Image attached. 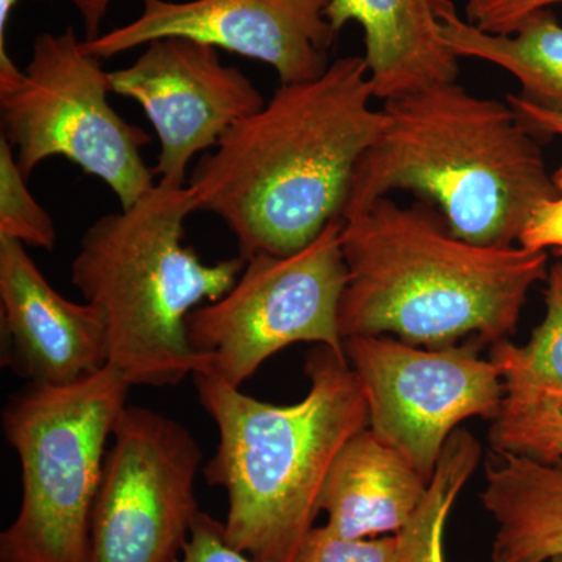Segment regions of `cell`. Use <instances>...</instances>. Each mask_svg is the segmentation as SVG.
I'll return each instance as SVG.
<instances>
[{"label": "cell", "mask_w": 562, "mask_h": 562, "mask_svg": "<svg viewBox=\"0 0 562 562\" xmlns=\"http://www.w3.org/2000/svg\"><path fill=\"white\" fill-rule=\"evenodd\" d=\"M372 98L364 57L281 85L198 162L188 184L195 210L227 225L246 261L305 249L341 220L355 168L386 124Z\"/></svg>", "instance_id": "6da1fadb"}, {"label": "cell", "mask_w": 562, "mask_h": 562, "mask_svg": "<svg viewBox=\"0 0 562 562\" xmlns=\"http://www.w3.org/2000/svg\"><path fill=\"white\" fill-rule=\"evenodd\" d=\"M347 283L342 339L394 335L425 349L483 344L516 330L528 292L549 277V254L479 246L454 236L438 209L382 198L342 220Z\"/></svg>", "instance_id": "7a4b0ae2"}, {"label": "cell", "mask_w": 562, "mask_h": 562, "mask_svg": "<svg viewBox=\"0 0 562 562\" xmlns=\"http://www.w3.org/2000/svg\"><path fill=\"white\" fill-rule=\"evenodd\" d=\"M383 111L386 124L355 168L341 221L391 191H413L458 238L509 247L557 198L541 147L512 106L452 81L387 99Z\"/></svg>", "instance_id": "3957f363"}, {"label": "cell", "mask_w": 562, "mask_h": 562, "mask_svg": "<svg viewBox=\"0 0 562 562\" xmlns=\"http://www.w3.org/2000/svg\"><path fill=\"white\" fill-rule=\"evenodd\" d=\"M305 372L308 394L292 405L192 375L220 432L203 473L227 494L225 539L257 562H295L316 527L333 461L369 424L364 391L346 357L321 346L306 358Z\"/></svg>", "instance_id": "277c9868"}, {"label": "cell", "mask_w": 562, "mask_h": 562, "mask_svg": "<svg viewBox=\"0 0 562 562\" xmlns=\"http://www.w3.org/2000/svg\"><path fill=\"white\" fill-rule=\"evenodd\" d=\"M190 188L157 181L135 205L92 222L70 281L105 321L111 368L131 386H177L201 369L187 319L235 286L244 258L206 265L184 246Z\"/></svg>", "instance_id": "5b68a950"}, {"label": "cell", "mask_w": 562, "mask_h": 562, "mask_svg": "<svg viewBox=\"0 0 562 562\" xmlns=\"http://www.w3.org/2000/svg\"><path fill=\"white\" fill-rule=\"evenodd\" d=\"M131 384L106 366L68 386L31 384L2 414L21 464V506L0 536V562H87L106 443Z\"/></svg>", "instance_id": "8992f818"}, {"label": "cell", "mask_w": 562, "mask_h": 562, "mask_svg": "<svg viewBox=\"0 0 562 562\" xmlns=\"http://www.w3.org/2000/svg\"><path fill=\"white\" fill-rule=\"evenodd\" d=\"M110 76L76 29L41 33L24 70H0V122L22 176L63 157L98 177L128 209L155 187L140 150L151 136L117 114Z\"/></svg>", "instance_id": "52a82bcc"}, {"label": "cell", "mask_w": 562, "mask_h": 562, "mask_svg": "<svg viewBox=\"0 0 562 562\" xmlns=\"http://www.w3.org/2000/svg\"><path fill=\"white\" fill-rule=\"evenodd\" d=\"M341 228V220L333 221L286 257L255 255L224 297L195 308L187 319L191 349L201 358L195 373L241 387L295 342L321 344L346 357L339 330L347 283Z\"/></svg>", "instance_id": "ba28073f"}, {"label": "cell", "mask_w": 562, "mask_h": 562, "mask_svg": "<svg viewBox=\"0 0 562 562\" xmlns=\"http://www.w3.org/2000/svg\"><path fill=\"white\" fill-rule=\"evenodd\" d=\"M92 509L87 562H177L198 520L202 450L179 422L125 406Z\"/></svg>", "instance_id": "9c48e42d"}, {"label": "cell", "mask_w": 562, "mask_h": 562, "mask_svg": "<svg viewBox=\"0 0 562 562\" xmlns=\"http://www.w3.org/2000/svg\"><path fill=\"white\" fill-rule=\"evenodd\" d=\"M482 346L472 339L420 349L387 336L344 341L368 402V427L428 482L458 425L471 417L492 420L505 397L501 369L480 358Z\"/></svg>", "instance_id": "30bf717a"}, {"label": "cell", "mask_w": 562, "mask_h": 562, "mask_svg": "<svg viewBox=\"0 0 562 562\" xmlns=\"http://www.w3.org/2000/svg\"><path fill=\"white\" fill-rule=\"evenodd\" d=\"M331 0H140L136 20L83 40L109 60L162 38H188L272 66L281 85L319 79L339 32L325 18Z\"/></svg>", "instance_id": "8fae6325"}, {"label": "cell", "mask_w": 562, "mask_h": 562, "mask_svg": "<svg viewBox=\"0 0 562 562\" xmlns=\"http://www.w3.org/2000/svg\"><path fill=\"white\" fill-rule=\"evenodd\" d=\"M110 90L139 103L160 140L155 177L187 187L195 155L266 105L260 90L216 47L188 38L151 41L127 68L111 70Z\"/></svg>", "instance_id": "7c38bea8"}, {"label": "cell", "mask_w": 562, "mask_h": 562, "mask_svg": "<svg viewBox=\"0 0 562 562\" xmlns=\"http://www.w3.org/2000/svg\"><path fill=\"white\" fill-rule=\"evenodd\" d=\"M2 364L32 384L68 386L110 362L102 313L63 297L24 244L0 238Z\"/></svg>", "instance_id": "4fadbf2b"}, {"label": "cell", "mask_w": 562, "mask_h": 562, "mask_svg": "<svg viewBox=\"0 0 562 562\" xmlns=\"http://www.w3.org/2000/svg\"><path fill=\"white\" fill-rule=\"evenodd\" d=\"M325 18L336 32L351 21L361 25L373 98L383 102L460 76L436 0H331Z\"/></svg>", "instance_id": "5bb4252c"}, {"label": "cell", "mask_w": 562, "mask_h": 562, "mask_svg": "<svg viewBox=\"0 0 562 562\" xmlns=\"http://www.w3.org/2000/svg\"><path fill=\"white\" fill-rule=\"evenodd\" d=\"M430 482L371 428L358 431L333 461L321 495L327 527L350 539L397 535Z\"/></svg>", "instance_id": "9a60e30c"}, {"label": "cell", "mask_w": 562, "mask_h": 562, "mask_svg": "<svg viewBox=\"0 0 562 562\" xmlns=\"http://www.w3.org/2000/svg\"><path fill=\"white\" fill-rule=\"evenodd\" d=\"M480 501L497 525L490 562H550L562 554V460L491 450Z\"/></svg>", "instance_id": "2e32d148"}, {"label": "cell", "mask_w": 562, "mask_h": 562, "mask_svg": "<svg viewBox=\"0 0 562 562\" xmlns=\"http://www.w3.org/2000/svg\"><path fill=\"white\" fill-rule=\"evenodd\" d=\"M443 43L458 58H479L512 74L522 98L562 111V25L552 11L539 10L512 35H492L458 16L452 0H436Z\"/></svg>", "instance_id": "e0dca14e"}, {"label": "cell", "mask_w": 562, "mask_h": 562, "mask_svg": "<svg viewBox=\"0 0 562 562\" xmlns=\"http://www.w3.org/2000/svg\"><path fill=\"white\" fill-rule=\"evenodd\" d=\"M482 446L468 430L450 436L427 495L397 532V562H446L443 532L454 501L482 460Z\"/></svg>", "instance_id": "ac0fdd59"}, {"label": "cell", "mask_w": 562, "mask_h": 562, "mask_svg": "<svg viewBox=\"0 0 562 562\" xmlns=\"http://www.w3.org/2000/svg\"><path fill=\"white\" fill-rule=\"evenodd\" d=\"M543 297L546 316L530 341L492 344L491 360L501 369L505 391L562 395V262L550 268Z\"/></svg>", "instance_id": "d6986e66"}, {"label": "cell", "mask_w": 562, "mask_h": 562, "mask_svg": "<svg viewBox=\"0 0 562 562\" xmlns=\"http://www.w3.org/2000/svg\"><path fill=\"white\" fill-rule=\"evenodd\" d=\"M491 450L541 462L562 460V395L505 391L492 417Z\"/></svg>", "instance_id": "ffe728a7"}, {"label": "cell", "mask_w": 562, "mask_h": 562, "mask_svg": "<svg viewBox=\"0 0 562 562\" xmlns=\"http://www.w3.org/2000/svg\"><path fill=\"white\" fill-rule=\"evenodd\" d=\"M0 238L18 239L24 246L52 250L58 233L54 220L29 191L13 147L0 136Z\"/></svg>", "instance_id": "44dd1931"}, {"label": "cell", "mask_w": 562, "mask_h": 562, "mask_svg": "<svg viewBox=\"0 0 562 562\" xmlns=\"http://www.w3.org/2000/svg\"><path fill=\"white\" fill-rule=\"evenodd\" d=\"M295 562H397V536L350 539L322 525L306 536Z\"/></svg>", "instance_id": "7402d4cb"}, {"label": "cell", "mask_w": 562, "mask_h": 562, "mask_svg": "<svg viewBox=\"0 0 562 562\" xmlns=\"http://www.w3.org/2000/svg\"><path fill=\"white\" fill-rule=\"evenodd\" d=\"M562 0H468V21L492 35H512L520 22L539 10H547Z\"/></svg>", "instance_id": "603a6c76"}, {"label": "cell", "mask_w": 562, "mask_h": 562, "mask_svg": "<svg viewBox=\"0 0 562 562\" xmlns=\"http://www.w3.org/2000/svg\"><path fill=\"white\" fill-rule=\"evenodd\" d=\"M177 562H257L239 552L225 539L224 524L209 514H199L194 527Z\"/></svg>", "instance_id": "cb8c5ba5"}, {"label": "cell", "mask_w": 562, "mask_h": 562, "mask_svg": "<svg viewBox=\"0 0 562 562\" xmlns=\"http://www.w3.org/2000/svg\"><path fill=\"white\" fill-rule=\"evenodd\" d=\"M557 198L542 203L520 236L519 246L532 250H554L562 258V166L553 173Z\"/></svg>", "instance_id": "d4e9b609"}, {"label": "cell", "mask_w": 562, "mask_h": 562, "mask_svg": "<svg viewBox=\"0 0 562 562\" xmlns=\"http://www.w3.org/2000/svg\"><path fill=\"white\" fill-rule=\"evenodd\" d=\"M506 103L532 135L562 136V111L543 109L516 94L506 95Z\"/></svg>", "instance_id": "484cf974"}, {"label": "cell", "mask_w": 562, "mask_h": 562, "mask_svg": "<svg viewBox=\"0 0 562 562\" xmlns=\"http://www.w3.org/2000/svg\"><path fill=\"white\" fill-rule=\"evenodd\" d=\"M83 22L85 40L98 38L106 14L117 0H70Z\"/></svg>", "instance_id": "4316f807"}, {"label": "cell", "mask_w": 562, "mask_h": 562, "mask_svg": "<svg viewBox=\"0 0 562 562\" xmlns=\"http://www.w3.org/2000/svg\"><path fill=\"white\" fill-rule=\"evenodd\" d=\"M550 562H562V554H558V557H554Z\"/></svg>", "instance_id": "83f0119b"}]
</instances>
